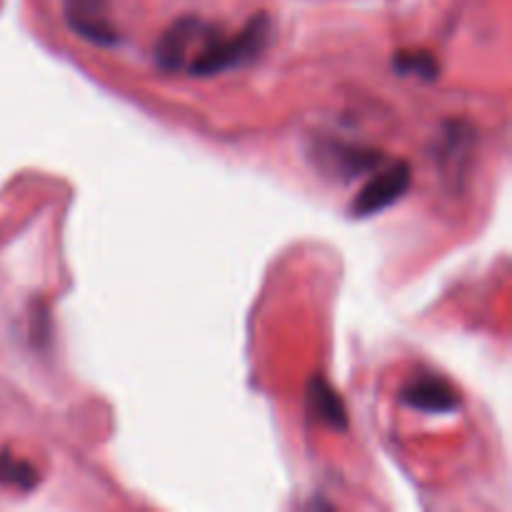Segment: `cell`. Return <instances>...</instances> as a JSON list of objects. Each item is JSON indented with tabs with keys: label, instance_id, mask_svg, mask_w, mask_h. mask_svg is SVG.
I'll list each match as a JSON object with an SVG mask.
<instances>
[{
	"label": "cell",
	"instance_id": "cell-3",
	"mask_svg": "<svg viewBox=\"0 0 512 512\" xmlns=\"http://www.w3.org/2000/svg\"><path fill=\"white\" fill-rule=\"evenodd\" d=\"M213 25L203 23L200 18H180L170 25L163 33V38L155 45V63L160 70H168L175 73L183 65H188L190 53H193L195 45H203L205 35L210 33Z\"/></svg>",
	"mask_w": 512,
	"mask_h": 512
},
{
	"label": "cell",
	"instance_id": "cell-9",
	"mask_svg": "<svg viewBox=\"0 0 512 512\" xmlns=\"http://www.w3.org/2000/svg\"><path fill=\"white\" fill-rule=\"evenodd\" d=\"M0 483L13 485L18 490H33L40 483V475L28 460H20L8 450H0Z\"/></svg>",
	"mask_w": 512,
	"mask_h": 512
},
{
	"label": "cell",
	"instance_id": "cell-7",
	"mask_svg": "<svg viewBox=\"0 0 512 512\" xmlns=\"http://www.w3.org/2000/svg\"><path fill=\"white\" fill-rule=\"evenodd\" d=\"M308 403L315 418L323 420L325 425H330L333 430H340V433L348 430V415H345L343 400L335 393L333 385L325 378H320V375H315L308 383Z\"/></svg>",
	"mask_w": 512,
	"mask_h": 512
},
{
	"label": "cell",
	"instance_id": "cell-4",
	"mask_svg": "<svg viewBox=\"0 0 512 512\" xmlns=\"http://www.w3.org/2000/svg\"><path fill=\"white\" fill-rule=\"evenodd\" d=\"M108 8L110 0H63V15L70 30L105 48L118 43V33L108 20Z\"/></svg>",
	"mask_w": 512,
	"mask_h": 512
},
{
	"label": "cell",
	"instance_id": "cell-2",
	"mask_svg": "<svg viewBox=\"0 0 512 512\" xmlns=\"http://www.w3.org/2000/svg\"><path fill=\"white\" fill-rule=\"evenodd\" d=\"M410 183H413V170L405 160H398L383 173L375 175L368 185L358 193V198L350 205V215L355 218H368V215L380 213L388 205L398 203L405 193H408Z\"/></svg>",
	"mask_w": 512,
	"mask_h": 512
},
{
	"label": "cell",
	"instance_id": "cell-1",
	"mask_svg": "<svg viewBox=\"0 0 512 512\" xmlns=\"http://www.w3.org/2000/svg\"><path fill=\"white\" fill-rule=\"evenodd\" d=\"M270 33H273V23L265 13L250 18L245 28L233 38H225V35L218 33V28H210L198 55L188 60L190 75L208 78V75H218L225 73V70L253 63L263 53L265 45L270 43Z\"/></svg>",
	"mask_w": 512,
	"mask_h": 512
},
{
	"label": "cell",
	"instance_id": "cell-6",
	"mask_svg": "<svg viewBox=\"0 0 512 512\" xmlns=\"http://www.w3.org/2000/svg\"><path fill=\"white\" fill-rule=\"evenodd\" d=\"M403 403L410 408L425 410V413H453L460 408V395L455 393L453 385L445 383L435 375H423L415 378L403 388Z\"/></svg>",
	"mask_w": 512,
	"mask_h": 512
},
{
	"label": "cell",
	"instance_id": "cell-8",
	"mask_svg": "<svg viewBox=\"0 0 512 512\" xmlns=\"http://www.w3.org/2000/svg\"><path fill=\"white\" fill-rule=\"evenodd\" d=\"M393 68L398 75H415L420 80H435L440 73L438 60L428 50H400L393 58Z\"/></svg>",
	"mask_w": 512,
	"mask_h": 512
},
{
	"label": "cell",
	"instance_id": "cell-5",
	"mask_svg": "<svg viewBox=\"0 0 512 512\" xmlns=\"http://www.w3.org/2000/svg\"><path fill=\"white\" fill-rule=\"evenodd\" d=\"M315 153H318L320 168L330 170V173L340 175V178L345 180L358 178V175L363 173H370V170L378 168V165L383 163L380 150L360 148V145H350V143H335V140L323 143Z\"/></svg>",
	"mask_w": 512,
	"mask_h": 512
}]
</instances>
